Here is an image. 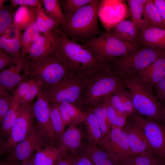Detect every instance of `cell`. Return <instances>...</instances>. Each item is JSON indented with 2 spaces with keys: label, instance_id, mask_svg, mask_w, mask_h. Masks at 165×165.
Wrapping results in <instances>:
<instances>
[{
  "label": "cell",
  "instance_id": "1",
  "mask_svg": "<svg viewBox=\"0 0 165 165\" xmlns=\"http://www.w3.org/2000/svg\"><path fill=\"white\" fill-rule=\"evenodd\" d=\"M50 35L54 50L75 74L86 78L109 68L91 52L63 35L58 29Z\"/></svg>",
  "mask_w": 165,
  "mask_h": 165
},
{
  "label": "cell",
  "instance_id": "2",
  "mask_svg": "<svg viewBox=\"0 0 165 165\" xmlns=\"http://www.w3.org/2000/svg\"><path fill=\"white\" fill-rule=\"evenodd\" d=\"M22 60L24 73L38 81L44 90L50 88L75 73L54 50L44 56Z\"/></svg>",
  "mask_w": 165,
  "mask_h": 165
},
{
  "label": "cell",
  "instance_id": "3",
  "mask_svg": "<svg viewBox=\"0 0 165 165\" xmlns=\"http://www.w3.org/2000/svg\"><path fill=\"white\" fill-rule=\"evenodd\" d=\"M124 88L122 78L109 68L98 71L86 78L79 105L92 107Z\"/></svg>",
  "mask_w": 165,
  "mask_h": 165
},
{
  "label": "cell",
  "instance_id": "4",
  "mask_svg": "<svg viewBox=\"0 0 165 165\" xmlns=\"http://www.w3.org/2000/svg\"><path fill=\"white\" fill-rule=\"evenodd\" d=\"M100 1L92 0L73 15L65 18L58 29L71 40L77 42L96 37L99 33L97 24Z\"/></svg>",
  "mask_w": 165,
  "mask_h": 165
},
{
  "label": "cell",
  "instance_id": "5",
  "mask_svg": "<svg viewBox=\"0 0 165 165\" xmlns=\"http://www.w3.org/2000/svg\"><path fill=\"white\" fill-rule=\"evenodd\" d=\"M122 78L136 112L146 118L164 124L165 108L153 94L152 88L136 75Z\"/></svg>",
  "mask_w": 165,
  "mask_h": 165
},
{
  "label": "cell",
  "instance_id": "6",
  "mask_svg": "<svg viewBox=\"0 0 165 165\" xmlns=\"http://www.w3.org/2000/svg\"><path fill=\"white\" fill-rule=\"evenodd\" d=\"M165 54V49L140 44L132 52L109 63V68L121 78L136 75Z\"/></svg>",
  "mask_w": 165,
  "mask_h": 165
},
{
  "label": "cell",
  "instance_id": "7",
  "mask_svg": "<svg viewBox=\"0 0 165 165\" xmlns=\"http://www.w3.org/2000/svg\"><path fill=\"white\" fill-rule=\"evenodd\" d=\"M139 45L123 41L111 31L83 41L82 46L107 65L114 59L132 52Z\"/></svg>",
  "mask_w": 165,
  "mask_h": 165
},
{
  "label": "cell",
  "instance_id": "8",
  "mask_svg": "<svg viewBox=\"0 0 165 165\" xmlns=\"http://www.w3.org/2000/svg\"><path fill=\"white\" fill-rule=\"evenodd\" d=\"M85 78L73 73L53 86L44 90L50 103L65 102L77 105L80 104Z\"/></svg>",
  "mask_w": 165,
  "mask_h": 165
},
{
  "label": "cell",
  "instance_id": "9",
  "mask_svg": "<svg viewBox=\"0 0 165 165\" xmlns=\"http://www.w3.org/2000/svg\"><path fill=\"white\" fill-rule=\"evenodd\" d=\"M33 104H20L17 119L6 141L2 143L0 153L9 154L15 146L28 135L34 125Z\"/></svg>",
  "mask_w": 165,
  "mask_h": 165
},
{
  "label": "cell",
  "instance_id": "10",
  "mask_svg": "<svg viewBox=\"0 0 165 165\" xmlns=\"http://www.w3.org/2000/svg\"><path fill=\"white\" fill-rule=\"evenodd\" d=\"M36 97L33 108L38 133L45 143L54 145L57 140L50 119V103L42 89Z\"/></svg>",
  "mask_w": 165,
  "mask_h": 165
},
{
  "label": "cell",
  "instance_id": "11",
  "mask_svg": "<svg viewBox=\"0 0 165 165\" xmlns=\"http://www.w3.org/2000/svg\"><path fill=\"white\" fill-rule=\"evenodd\" d=\"M128 117L141 129L153 151L165 161V125L146 118L136 111Z\"/></svg>",
  "mask_w": 165,
  "mask_h": 165
},
{
  "label": "cell",
  "instance_id": "12",
  "mask_svg": "<svg viewBox=\"0 0 165 165\" xmlns=\"http://www.w3.org/2000/svg\"><path fill=\"white\" fill-rule=\"evenodd\" d=\"M98 146L120 162L132 155L127 133L122 128L111 129Z\"/></svg>",
  "mask_w": 165,
  "mask_h": 165
},
{
  "label": "cell",
  "instance_id": "13",
  "mask_svg": "<svg viewBox=\"0 0 165 165\" xmlns=\"http://www.w3.org/2000/svg\"><path fill=\"white\" fill-rule=\"evenodd\" d=\"M44 144L34 124L27 137L18 143L9 154L8 158L22 162L30 158L34 151Z\"/></svg>",
  "mask_w": 165,
  "mask_h": 165
},
{
  "label": "cell",
  "instance_id": "14",
  "mask_svg": "<svg viewBox=\"0 0 165 165\" xmlns=\"http://www.w3.org/2000/svg\"><path fill=\"white\" fill-rule=\"evenodd\" d=\"M122 128L127 133L132 155L146 152H154L142 130L133 120L127 121Z\"/></svg>",
  "mask_w": 165,
  "mask_h": 165
},
{
  "label": "cell",
  "instance_id": "15",
  "mask_svg": "<svg viewBox=\"0 0 165 165\" xmlns=\"http://www.w3.org/2000/svg\"><path fill=\"white\" fill-rule=\"evenodd\" d=\"M78 125H68L58 140V146L64 151L73 155H77L82 147V131Z\"/></svg>",
  "mask_w": 165,
  "mask_h": 165
},
{
  "label": "cell",
  "instance_id": "16",
  "mask_svg": "<svg viewBox=\"0 0 165 165\" xmlns=\"http://www.w3.org/2000/svg\"><path fill=\"white\" fill-rule=\"evenodd\" d=\"M23 69L22 60L13 64L8 69L1 70L0 73V90H5L9 93L15 90V87L28 75L20 72Z\"/></svg>",
  "mask_w": 165,
  "mask_h": 165
},
{
  "label": "cell",
  "instance_id": "17",
  "mask_svg": "<svg viewBox=\"0 0 165 165\" xmlns=\"http://www.w3.org/2000/svg\"><path fill=\"white\" fill-rule=\"evenodd\" d=\"M138 44L165 49V28L145 25L140 31Z\"/></svg>",
  "mask_w": 165,
  "mask_h": 165
},
{
  "label": "cell",
  "instance_id": "18",
  "mask_svg": "<svg viewBox=\"0 0 165 165\" xmlns=\"http://www.w3.org/2000/svg\"><path fill=\"white\" fill-rule=\"evenodd\" d=\"M151 87L165 76V54L136 75Z\"/></svg>",
  "mask_w": 165,
  "mask_h": 165
},
{
  "label": "cell",
  "instance_id": "19",
  "mask_svg": "<svg viewBox=\"0 0 165 165\" xmlns=\"http://www.w3.org/2000/svg\"><path fill=\"white\" fill-rule=\"evenodd\" d=\"M35 152L31 157L34 165H55L64 151L58 146L44 144Z\"/></svg>",
  "mask_w": 165,
  "mask_h": 165
},
{
  "label": "cell",
  "instance_id": "20",
  "mask_svg": "<svg viewBox=\"0 0 165 165\" xmlns=\"http://www.w3.org/2000/svg\"><path fill=\"white\" fill-rule=\"evenodd\" d=\"M39 6H19L14 13L12 24L19 30L24 31L36 20Z\"/></svg>",
  "mask_w": 165,
  "mask_h": 165
},
{
  "label": "cell",
  "instance_id": "21",
  "mask_svg": "<svg viewBox=\"0 0 165 165\" xmlns=\"http://www.w3.org/2000/svg\"><path fill=\"white\" fill-rule=\"evenodd\" d=\"M87 109L83 122L87 137L89 144L98 145L103 138L102 134L92 108H88Z\"/></svg>",
  "mask_w": 165,
  "mask_h": 165
},
{
  "label": "cell",
  "instance_id": "22",
  "mask_svg": "<svg viewBox=\"0 0 165 165\" xmlns=\"http://www.w3.org/2000/svg\"><path fill=\"white\" fill-rule=\"evenodd\" d=\"M82 153L86 155L94 165H120L119 161L98 145L89 144Z\"/></svg>",
  "mask_w": 165,
  "mask_h": 165
},
{
  "label": "cell",
  "instance_id": "23",
  "mask_svg": "<svg viewBox=\"0 0 165 165\" xmlns=\"http://www.w3.org/2000/svg\"><path fill=\"white\" fill-rule=\"evenodd\" d=\"M57 104L66 126L70 124L79 125L83 122L86 116V111L73 104L63 102Z\"/></svg>",
  "mask_w": 165,
  "mask_h": 165
},
{
  "label": "cell",
  "instance_id": "24",
  "mask_svg": "<svg viewBox=\"0 0 165 165\" xmlns=\"http://www.w3.org/2000/svg\"><path fill=\"white\" fill-rule=\"evenodd\" d=\"M53 50V42L50 34H42L36 39L28 54L23 59H30L38 58L50 53Z\"/></svg>",
  "mask_w": 165,
  "mask_h": 165
},
{
  "label": "cell",
  "instance_id": "25",
  "mask_svg": "<svg viewBox=\"0 0 165 165\" xmlns=\"http://www.w3.org/2000/svg\"><path fill=\"white\" fill-rule=\"evenodd\" d=\"M139 32L132 22L128 20L120 21L112 31L115 36L119 39L134 44H138Z\"/></svg>",
  "mask_w": 165,
  "mask_h": 165
},
{
  "label": "cell",
  "instance_id": "26",
  "mask_svg": "<svg viewBox=\"0 0 165 165\" xmlns=\"http://www.w3.org/2000/svg\"><path fill=\"white\" fill-rule=\"evenodd\" d=\"M120 162V165H165V161L152 151L131 155Z\"/></svg>",
  "mask_w": 165,
  "mask_h": 165
},
{
  "label": "cell",
  "instance_id": "27",
  "mask_svg": "<svg viewBox=\"0 0 165 165\" xmlns=\"http://www.w3.org/2000/svg\"><path fill=\"white\" fill-rule=\"evenodd\" d=\"M20 105L19 101L13 99L9 109L0 124L1 134L7 138L17 119Z\"/></svg>",
  "mask_w": 165,
  "mask_h": 165
},
{
  "label": "cell",
  "instance_id": "28",
  "mask_svg": "<svg viewBox=\"0 0 165 165\" xmlns=\"http://www.w3.org/2000/svg\"><path fill=\"white\" fill-rule=\"evenodd\" d=\"M42 34L38 28L36 20L24 31L21 39V60L28 54L37 38Z\"/></svg>",
  "mask_w": 165,
  "mask_h": 165
},
{
  "label": "cell",
  "instance_id": "29",
  "mask_svg": "<svg viewBox=\"0 0 165 165\" xmlns=\"http://www.w3.org/2000/svg\"><path fill=\"white\" fill-rule=\"evenodd\" d=\"M110 97L106 98L103 101L106 108L111 129L122 128L127 123L128 117L118 111L113 107L110 102Z\"/></svg>",
  "mask_w": 165,
  "mask_h": 165
},
{
  "label": "cell",
  "instance_id": "30",
  "mask_svg": "<svg viewBox=\"0 0 165 165\" xmlns=\"http://www.w3.org/2000/svg\"><path fill=\"white\" fill-rule=\"evenodd\" d=\"M130 10L131 21L139 31L145 25L148 24L145 22L143 14L145 5L138 3L137 0L127 1Z\"/></svg>",
  "mask_w": 165,
  "mask_h": 165
},
{
  "label": "cell",
  "instance_id": "31",
  "mask_svg": "<svg viewBox=\"0 0 165 165\" xmlns=\"http://www.w3.org/2000/svg\"><path fill=\"white\" fill-rule=\"evenodd\" d=\"M44 10L51 18L63 25L65 17L60 6V1L58 0H42Z\"/></svg>",
  "mask_w": 165,
  "mask_h": 165
},
{
  "label": "cell",
  "instance_id": "32",
  "mask_svg": "<svg viewBox=\"0 0 165 165\" xmlns=\"http://www.w3.org/2000/svg\"><path fill=\"white\" fill-rule=\"evenodd\" d=\"M143 14L145 20L148 24L165 28L153 0H147L144 7Z\"/></svg>",
  "mask_w": 165,
  "mask_h": 165
},
{
  "label": "cell",
  "instance_id": "33",
  "mask_svg": "<svg viewBox=\"0 0 165 165\" xmlns=\"http://www.w3.org/2000/svg\"><path fill=\"white\" fill-rule=\"evenodd\" d=\"M91 107L100 126L103 138L111 130L105 105L102 101Z\"/></svg>",
  "mask_w": 165,
  "mask_h": 165
},
{
  "label": "cell",
  "instance_id": "34",
  "mask_svg": "<svg viewBox=\"0 0 165 165\" xmlns=\"http://www.w3.org/2000/svg\"><path fill=\"white\" fill-rule=\"evenodd\" d=\"M50 117L57 140L65 130V125L57 104L50 103Z\"/></svg>",
  "mask_w": 165,
  "mask_h": 165
},
{
  "label": "cell",
  "instance_id": "35",
  "mask_svg": "<svg viewBox=\"0 0 165 165\" xmlns=\"http://www.w3.org/2000/svg\"><path fill=\"white\" fill-rule=\"evenodd\" d=\"M21 39L9 38L2 35H0V49L9 54L21 56Z\"/></svg>",
  "mask_w": 165,
  "mask_h": 165
},
{
  "label": "cell",
  "instance_id": "36",
  "mask_svg": "<svg viewBox=\"0 0 165 165\" xmlns=\"http://www.w3.org/2000/svg\"><path fill=\"white\" fill-rule=\"evenodd\" d=\"M92 0H60L63 7L65 17L73 15L82 7L88 4Z\"/></svg>",
  "mask_w": 165,
  "mask_h": 165
},
{
  "label": "cell",
  "instance_id": "37",
  "mask_svg": "<svg viewBox=\"0 0 165 165\" xmlns=\"http://www.w3.org/2000/svg\"><path fill=\"white\" fill-rule=\"evenodd\" d=\"M14 13L8 6L4 5L0 8V35L12 23Z\"/></svg>",
  "mask_w": 165,
  "mask_h": 165
},
{
  "label": "cell",
  "instance_id": "38",
  "mask_svg": "<svg viewBox=\"0 0 165 165\" xmlns=\"http://www.w3.org/2000/svg\"><path fill=\"white\" fill-rule=\"evenodd\" d=\"M28 91L24 98L21 101L20 104L31 103L34 99L37 97L42 89L41 83L37 80L31 78Z\"/></svg>",
  "mask_w": 165,
  "mask_h": 165
},
{
  "label": "cell",
  "instance_id": "39",
  "mask_svg": "<svg viewBox=\"0 0 165 165\" xmlns=\"http://www.w3.org/2000/svg\"><path fill=\"white\" fill-rule=\"evenodd\" d=\"M13 100V96L6 91L0 92V124L9 109Z\"/></svg>",
  "mask_w": 165,
  "mask_h": 165
},
{
  "label": "cell",
  "instance_id": "40",
  "mask_svg": "<svg viewBox=\"0 0 165 165\" xmlns=\"http://www.w3.org/2000/svg\"><path fill=\"white\" fill-rule=\"evenodd\" d=\"M30 85V79L22 81L15 90L13 95V99L19 101L20 103L27 94Z\"/></svg>",
  "mask_w": 165,
  "mask_h": 165
},
{
  "label": "cell",
  "instance_id": "41",
  "mask_svg": "<svg viewBox=\"0 0 165 165\" xmlns=\"http://www.w3.org/2000/svg\"><path fill=\"white\" fill-rule=\"evenodd\" d=\"M21 60V56H16L8 54L0 49V70H2L6 66L16 63Z\"/></svg>",
  "mask_w": 165,
  "mask_h": 165
},
{
  "label": "cell",
  "instance_id": "42",
  "mask_svg": "<svg viewBox=\"0 0 165 165\" xmlns=\"http://www.w3.org/2000/svg\"><path fill=\"white\" fill-rule=\"evenodd\" d=\"M39 6L38 9V13L41 15L45 22L48 28L52 32L58 29L61 26L58 22L53 20L45 12L44 9Z\"/></svg>",
  "mask_w": 165,
  "mask_h": 165
},
{
  "label": "cell",
  "instance_id": "43",
  "mask_svg": "<svg viewBox=\"0 0 165 165\" xmlns=\"http://www.w3.org/2000/svg\"><path fill=\"white\" fill-rule=\"evenodd\" d=\"M9 1L13 8L19 6L36 7L42 5L41 1L38 0H10Z\"/></svg>",
  "mask_w": 165,
  "mask_h": 165
},
{
  "label": "cell",
  "instance_id": "44",
  "mask_svg": "<svg viewBox=\"0 0 165 165\" xmlns=\"http://www.w3.org/2000/svg\"><path fill=\"white\" fill-rule=\"evenodd\" d=\"M36 21L38 28L42 34L50 35L51 34V32L48 28L44 20L38 12Z\"/></svg>",
  "mask_w": 165,
  "mask_h": 165
},
{
  "label": "cell",
  "instance_id": "45",
  "mask_svg": "<svg viewBox=\"0 0 165 165\" xmlns=\"http://www.w3.org/2000/svg\"><path fill=\"white\" fill-rule=\"evenodd\" d=\"M158 98L160 101H165V76L155 86Z\"/></svg>",
  "mask_w": 165,
  "mask_h": 165
},
{
  "label": "cell",
  "instance_id": "46",
  "mask_svg": "<svg viewBox=\"0 0 165 165\" xmlns=\"http://www.w3.org/2000/svg\"><path fill=\"white\" fill-rule=\"evenodd\" d=\"M73 155L74 165H94L89 159L83 153Z\"/></svg>",
  "mask_w": 165,
  "mask_h": 165
},
{
  "label": "cell",
  "instance_id": "47",
  "mask_svg": "<svg viewBox=\"0 0 165 165\" xmlns=\"http://www.w3.org/2000/svg\"><path fill=\"white\" fill-rule=\"evenodd\" d=\"M161 17L165 28V0H153Z\"/></svg>",
  "mask_w": 165,
  "mask_h": 165
},
{
  "label": "cell",
  "instance_id": "48",
  "mask_svg": "<svg viewBox=\"0 0 165 165\" xmlns=\"http://www.w3.org/2000/svg\"><path fill=\"white\" fill-rule=\"evenodd\" d=\"M20 163L8 158L6 160L1 161L0 165H20Z\"/></svg>",
  "mask_w": 165,
  "mask_h": 165
},
{
  "label": "cell",
  "instance_id": "49",
  "mask_svg": "<svg viewBox=\"0 0 165 165\" xmlns=\"http://www.w3.org/2000/svg\"><path fill=\"white\" fill-rule=\"evenodd\" d=\"M31 157L28 160L21 162L20 165H34L32 162Z\"/></svg>",
  "mask_w": 165,
  "mask_h": 165
},
{
  "label": "cell",
  "instance_id": "50",
  "mask_svg": "<svg viewBox=\"0 0 165 165\" xmlns=\"http://www.w3.org/2000/svg\"><path fill=\"white\" fill-rule=\"evenodd\" d=\"M7 1L6 0H0V8L4 5V3Z\"/></svg>",
  "mask_w": 165,
  "mask_h": 165
}]
</instances>
